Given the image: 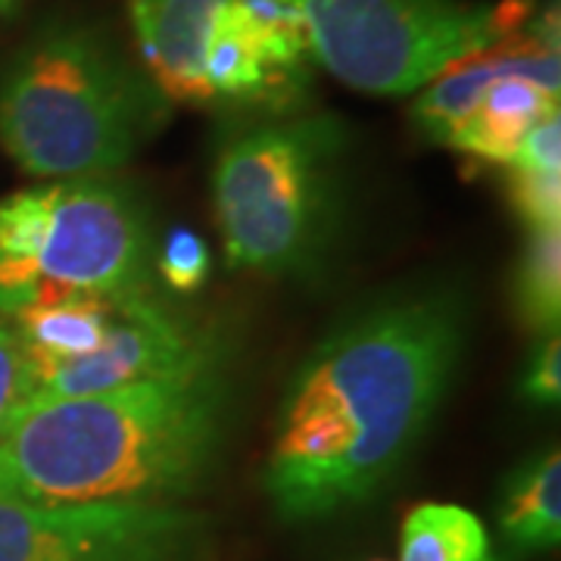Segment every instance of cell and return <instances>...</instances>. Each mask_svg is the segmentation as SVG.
<instances>
[{
	"instance_id": "obj_1",
	"label": "cell",
	"mask_w": 561,
	"mask_h": 561,
	"mask_svg": "<svg viewBox=\"0 0 561 561\" xmlns=\"http://www.w3.org/2000/svg\"><path fill=\"white\" fill-rule=\"evenodd\" d=\"M449 294L375 302L337 324L284 390L265 496L284 522H316L371 500L419 446L459 365Z\"/></svg>"
},
{
	"instance_id": "obj_2",
	"label": "cell",
	"mask_w": 561,
	"mask_h": 561,
	"mask_svg": "<svg viewBox=\"0 0 561 561\" xmlns=\"http://www.w3.org/2000/svg\"><path fill=\"white\" fill-rule=\"evenodd\" d=\"M219 375L35 397L0 434V496L38 505H175L213 468Z\"/></svg>"
},
{
	"instance_id": "obj_3",
	"label": "cell",
	"mask_w": 561,
	"mask_h": 561,
	"mask_svg": "<svg viewBox=\"0 0 561 561\" xmlns=\"http://www.w3.org/2000/svg\"><path fill=\"white\" fill-rule=\"evenodd\" d=\"M165 119V98L101 28H41L0 81V144L35 179L122 169Z\"/></svg>"
},
{
	"instance_id": "obj_4",
	"label": "cell",
	"mask_w": 561,
	"mask_h": 561,
	"mask_svg": "<svg viewBox=\"0 0 561 561\" xmlns=\"http://www.w3.org/2000/svg\"><path fill=\"white\" fill-rule=\"evenodd\" d=\"M140 197L110 175L57 179L0 201V316L147 287Z\"/></svg>"
},
{
	"instance_id": "obj_5",
	"label": "cell",
	"mask_w": 561,
	"mask_h": 561,
	"mask_svg": "<svg viewBox=\"0 0 561 561\" xmlns=\"http://www.w3.org/2000/svg\"><path fill=\"white\" fill-rule=\"evenodd\" d=\"M341 147V128L328 116L262 122L221 144L213 206L231 265L275 278L316 260Z\"/></svg>"
},
{
	"instance_id": "obj_6",
	"label": "cell",
	"mask_w": 561,
	"mask_h": 561,
	"mask_svg": "<svg viewBox=\"0 0 561 561\" xmlns=\"http://www.w3.org/2000/svg\"><path fill=\"white\" fill-rule=\"evenodd\" d=\"M312 57L362 94L400 98L530 20L527 0H297Z\"/></svg>"
},
{
	"instance_id": "obj_7",
	"label": "cell",
	"mask_w": 561,
	"mask_h": 561,
	"mask_svg": "<svg viewBox=\"0 0 561 561\" xmlns=\"http://www.w3.org/2000/svg\"><path fill=\"white\" fill-rule=\"evenodd\" d=\"M206 524L181 505H38L0 496V561H201Z\"/></svg>"
},
{
	"instance_id": "obj_8",
	"label": "cell",
	"mask_w": 561,
	"mask_h": 561,
	"mask_svg": "<svg viewBox=\"0 0 561 561\" xmlns=\"http://www.w3.org/2000/svg\"><path fill=\"white\" fill-rule=\"evenodd\" d=\"M201 371H213V346L194 324L181 321L140 287L116 297L113 321L94 353L32 371V400L179 381Z\"/></svg>"
},
{
	"instance_id": "obj_9",
	"label": "cell",
	"mask_w": 561,
	"mask_h": 561,
	"mask_svg": "<svg viewBox=\"0 0 561 561\" xmlns=\"http://www.w3.org/2000/svg\"><path fill=\"white\" fill-rule=\"evenodd\" d=\"M502 79H527L559 94V13L556 7L530 16L518 35L483 50L478 57L449 66L443 76L424 84L412 116L419 128L437 144H446L461 119L478 106L483 91Z\"/></svg>"
},
{
	"instance_id": "obj_10",
	"label": "cell",
	"mask_w": 561,
	"mask_h": 561,
	"mask_svg": "<svg viewBox=\"0 0 561 561\" xmlns=\"http://www.w3.org/2000/svg\"><path fill=\"white\" fill-rule=\"evenodd\" d=\"M231 0H131V25L147 76L165 101H213L206 84V47Z\"/></svg>"
},
{
	"instance_id": "obj_11",
	"label": "cell",
	"mask_w": 561,
	"mask_h": 561,
	"mask_svg": "<svg viewBox=\"0 0 561 561\" xmlns=\"http://www.w3.org/2000/svg\"><path fill=\"white\" fill-rule=\"evenodd\" d=\"M552 113H559V94L527 79H502L483 91L446 147L471 153L474 160L508 165L524 135Z\"/></svg>"
},
{
	"instance_id": "obj_12",
	"label": "cell",
	"mask_w": 561,
	"mask_h": 561,
	"mask_svg": "<svg viewBox=\"0 0 561 561\" xmlns=\"http://www.w3.org/2000/svg\"><path fill=\"white\" fill-rule=\"evenodd\" d=\"M203 72L209 94L225 101H278L290 84H297V76L280 72L265 57L256 32L243 20L234 0L213 28Z\"/></svg>"
},
{
	"instance_id": "obj_13",
	"label": "cell",
	"mask_w": 561,
	"mask_h": 561,
	"mask_svg": "<svg viewBox=\"0 0 561 561\" xmlns=\"http://www.w3.org/2000/svg\"><path fill=\"white\" fill-rule=\"evenodd\" d=\"M116 297H72L13 316V331L32 371L94 353L113 321Z\"/></svg>"
},
{
	"instance_id": "obj_14",
	"label": "cell",
	"mask_w": 561,
	"mask_h": 561,
	"mask_svg": "<svg viewBox=\"0 0 561 561\" xmlns=\"http://www.w3.org/2000/svg\"><path fill=\"white\" fill-rule=\"evenodd\" d=\"M502 534L527 552H549L561 542V456L546 449L505 481L500 500Z\"/></svg>"
},
{
	"instance_id": "obj_15",
	"label": "cell",
	"mask_w": 561,
	"mask_h": 561,
	"mask_svg": "<svg viewBox=\"0 0 561 561\" xmlns=\"http://www.w3.org/2000/svg\"><path fill=\"white\" fill-rule=\"evenodd\" d=\"M486 530L461 505L424 502L402 524V561H483Z\"/></svg>"
},
{
	"instance_id": "obj_16",
	"label": "cell",
	"mask_w": 561,
	"mask_h": 561,
	"mask_svg": "<svg viewBox=\"0 0 561 561\" xmlns=\"http://www.w3.org/2000/svg\"><path fill=\"white\" fill-rule=\"evenodd\" d=\"M561 228H537L515 272V300L524 324L542 337L559 331L561 319Z\"/></svg>"
},
{
	"instance_id": "obj_17",
	"label": "cell",
	"mask_w": 561,
	"mask_h": 561,
	"mask_svg": "<svg viewBox=\"0 0 561 561\" xmlns=\"http://www.w3.org/2000/svg\"><path fill=\"white\" fill-rule=\"evenodd\" d=\"M508 175V201L515 206L518 219L527 225V231L537 228H561V175L549 172H530L505 165Z\"/></svg>"
},
{
	"instance_id": "obj_18",
	"label": "cell",
	"mask_w": 561,
	"mask_h": 561,
	"mask_svg": "<svg viewBox=\"0 0 561 561\" xmlns=\"http://www.w3.org/2000/svg\"><path fill=\"white\" fill-rule=\"evenodd\" d=\"M157 265H160V275L172 290L197 294L209 278V250H206L201 234H194L184 225H175L162 241Z\"/></svg>"
},
{
	"instance_id": "obj_19",
	"label": "cell",
	"mask_w": 561,
	"mask_h": 561,
	"mask_svg": "<svg viewBox=\"0 0 561 561\" xmlns=\"http://www.w3.org/2000/svg\"><path fill=\"white\" fill-rule=\"evenodd\" d=\"M32 390H35V375L28 356L13 324L0 321V434L7 431V424L22 405L32 400Z\"/></svg>"
},
{
	"instance_id": "obj_20",
	"label": "cell",
	"mask_w": 561,
	"mask_h": 561,
	"mask_svg": "<svg viewBox=\"0 0 561 561\" xmlns=\"http://www.w3.org/2000/svg\"><path fill=\"white\" fill-rule=\"evenodd\" d=\"M508 165L515 169H530V172H549L561 175V119L559 113L540 119L518 144L515 157Z\"/></svg>"
},
{
	"instance_id": "obj_21",
	"label": "cell",
	"mask_w": 561,
	"mask_h": 561,
	"mask_svg": "<svg viewBox=\"0 0 561 561\" xmlns=\"http://www.w3.org/2000/svg\"><path fill=\"white\" fill-rule=\"evenodd\" d=\"M522 393L527 402H537V405H556L561 393V350H559V334H549L540 343V350L530 356L527 362V371H524Z\"/></svg>"
},
{
	"instance_id": "obj_22",
	"label": "cell",
	"mask_w": 561,
	"mask_h": 561,
	"mask_svg": "<svg viewBox=\"0 0 561 561\" xmlns=\"http://www.w3.org/2000/svg\"><path fill=\"white\" fill-rule=\"evenodd\" d=\"M0 3H7V0H0Z\"/></svg>"
}]
</instances>
